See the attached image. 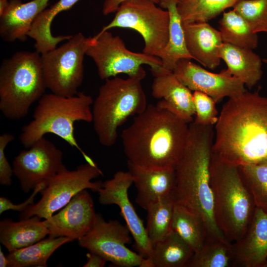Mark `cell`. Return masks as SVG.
<instances>
[{
	"label": "cell",
	"mask_w": 267,
	"mask_h": 267,
	"mask_svg": "<svg viewBox=\"0 0 267 267\" xmlns=\"http://www.w3.org/2000/svg\"><path fill=\"white\" fill-rule=\"evenodd\" d=\"M232 245L228 241L207 237L194 252L186 267H228L233 265Z\"/></svg>",
	"instance_id": "cell-30"
},
{
	"label": "cell",
	"mask_w": 267,
	"mask_h": 267,
	"mask_svg": "<svg viewBox=\"0 0 267 267\" xmlns=\"http://www.w3.org/2000/svg\"><path fill=\"white\" fill-rule=\"evenodd\" d=\"M68 237L49 236L28 246L9 252L8 267H47L51 255L59 247L72 242Z\"/></svg>",
	"instance_id": "cell-26"
},
{
	"label": "cell",
	"mask_w": 267,
	"mask_h": 267,
	"mask_svg": "<svg viewBox=\"0 0 267 267\" xmlns=\"http://www.w3.org/2000/svg\"><path fill=\"white\" fill-rule=\"evenodd\" d=\"M193 100L195 111V123L203 125H215L218 121V111L214 100L208 95L194 91Z\"/></svg>",
	"instance_id": "cell-35"
},
{
	"label": "cell",
	"mask_w": 267,
	"mask_h": 267,
	"mask_svg": "<svg viewBox=\"0 0 267 267\" xmlns=\"http://www.w3.org/2000/svg\"><path fill=\"white\" fill-rule=\"evenodd\" d=\"M86 55L94 61L99 78L104 80L120 74L135 76L145 71L142 67L144 64L150 68L162 66L159 57L130 51L120 37L108 31L92 37Z\"/></svg>",
	"instance_id": "cell-11"
},
{
	"label": "cell",
	"mask_w": 267,
	"mask_h": 267,
	"mask_svg": "<svg viewBox=\"0 0 267 267\" xmlns=\"http://www.w3.org/2000/svg\"><path fill=\"white\" fill-rule=\"evenodd\" d=\"M145 71L126 79L115 77L105 80L92 105V122L99 142L113 146L117 130L130 116L138 115L147 106L141 81Z\"/></svg>",
	"instance_id": "cell-6"
},
{
	"label": "cell",
	"mask_w": 267,
	"mask_h": 267,
	"mask_svg": "<svg viewBox=\"0 0 267 267\" xmlns=\"http://www.w3.org/2000/svg\"><path fill=\"white\" fill-rule=\"evenodd\" d=\"M101 175L102 172L96 164L87 163L72 171L65 166L40 191L42 197L40 200L21 212L20 219L34 216L47 219L66 206L81 191L90 189L98 192L103 182L100 180L93 182L92 180Z\"/></svg>",
	"instance_id": "cell-10"
},
{
	"label": "cell",
	"mask_w": 267,
	"mask_h": 267,
	"mask_svg": "<svg viewBox=\"0 0 267 267\" xmlns=\"http://www.w3.org/2000/svg\"><path fill=\"white\" fill-rule=\"evenodd\" d=\"M154 77L152 95L161 100L158 105L168 109L186 123L193 121L195 114L193 93L175 75L162 66L150 68Z\"/></svg>",
	"instance_id": "cell-17"
},
{
	"label": "cell",
	"mask_w": 267,
	"mask_h": 267,
	"mask_svg": "<svg viewBox=\"0 0 267 267\" xmlns=\"http://www.w3.org/2000/svg\"><path fill=\"white\" fill-rule=\"evenodd\" d=\"M96 213L92 197L87 189L76 194L57 214L44 221L52 237L79 239L91 228Z\"/></svg>",
	"instance_id": "cell-16"
},
{
	"label": "cell",
	"mask_w": 267,
	"mask_h": 267,
	"mask_svg": "<svg viewBox=\"0 0 267 267\" xmlns=\"http://www.w3.org/2000/svg\"><path fill=\"white\" fill-rule=\"evenodd\" d=\"M173 72L190 90L202 92L211 97L216 103L225 97L237 96L246 90L243 82L226 74L209 72L191 61L181 59L178 61Z\"/></svg>",
	"instance_id": "cell-15"
},
{
	"label": "cell",
	"mask_w": 267,
	"mask_h": 267,
	"mask_svg": "<svg viewBox=\"0 0 267 267\" xmlns=\"http://www.w3.org/2000/svg\"><path fill=\"white\" fill-rule=\"evenodd\" d=\"M178 0H159L158 4L166 9L169 15V37L167 44L159 57L162 67L173 71L181 59H193L186 45L182 21L177 8Z\"/></svg>",
	"instance_id": "cell-24"
},
{
	"label": "cell",
	"mask_w": 267,
	"mask_h": 267,
	"mask_svg": "<svg viewBox=\"0 0 267 267\" xmlns=\"http://www.w3.org/2000/svg\"><path fill=\"white\" fill-rule=\"evenodd\" d=\"M8 4L7 0H0V15L3 12Z\"/></svg>",
	"instance_id": "cell-41"
},
{
	"label": "cell",
	"mask_w": 267,
	"mask_h": 267,
	"mask_svg": "<svg viewBox=\"0 0 267 267\" xmlns=\"http://www.w3.org/2000/svg\"><path fill=\"white\" fill-rule=\"evenodd\" d=\"M49 0H9L0 15V35L5 42L25 41L38 14L46 8Z\"/></svg>",
	"instance_id": "cell-21"
},
{
	"label": "cell",
	"mask_w": 267,
	"mask_h": 267,
	"mask_svg": "<svg viewBox=\"0 0 267 267\" xmlns=\"http://www.w3.org/2000/svg\"><path fill=\"white\" fill-rule=\"evenodd\" d=\"M152 0H130L122 2L114 18L99 33L113 28H129L142 37L143 52L158 57L165 47L169 37V15Z\"/></svg>",
	"instance_id": "cell-9"
},
{
	"label": "cell",
	"mask_w": 267,
	"mask_h": 267,
	"mask_svg": "<svg viewBox=\"0 0 267 267\" xmlns=\"http://www.w3.org/2000/svg\"><path fill=\"white\" fill-rule=\"evenodd\" d=\"M214 136L213 125H200L194 121L189 124L184 150L175 168L176 184L171 196L175 203L201 218L208 237L227 241L215 215L210 176Z\"/></svg>",
	"instance_id": "cell-3"
},
{
	"label": "cell",
	"mask_w": 267,
	"mask_h": 267,
	"mask_svg": "<svg viewBox=\"0 0 267 267\" xmlns=\"http://www.w3.org/2000/svg\"><path fill=\"white\" fill-rule=\"evenodd\" d=\"M41 54L20 51L5 59L0 67V110L8 119L26 116L31 105L44 94Z\"/></svg>",
	"instance_id": "cell-7"
},
{
	"label": "cell",
	"mask_w": 267,
	"mask_h": 267,
	"mask_svg": "<svg viewBox=\"0 0 267 267\" xmlns=\"http://www.w3.org/2000/svg\"><path fill=\"white\" fill-rule=\"evenodd\" d=\"M193 254L192 249L171 229L153 246L152 261L154 267H186Z\"/></svg>",
	"instance_id": "cell-27"
},
{
	"label": "cell",
	"mask_w": 267,
	"mask_h": 267,
	"mask_svg": "<svg viewBox=\"0 0 267 267\" xmlns=\"http://www.w3.org/2000/svg\"><path fill=\"white\" fill-rule=\"evenodd\" d=\"M219 55L227 67L223 71L241 80L248 89L252 88L261 80L262 60L252 49L223 43Z\"/></svg>",
	"instance_id": "cell-22"
},
{
	"label": "cell",
	"mask_w": 267,
	"mask_h": 267,
	"mask_svg": "<svg viewBox=\"0 0 267 267\" xmlns=\"http://www.w3.org/2000/svg\"><path fill=\"white\" fill-rule=\"evenodd\" d=\"M87 262L84 267H103L107 262L100 255L90 251L87 254Z\"/></svg>",
	"instance_id": "cell-38"
},
{
	"label": "cell",
	"mask_w": 267,
	"mask_h": 267,
	"mask_svg": "<svg viewBox=\"0 0 267 267\" xmlns=\"http://www.w3.org/2000/svg\"><path fill=\"white\" fill-rule=\"evenodd\" d=\"M187 49L192 58L210 69L220 63V48L223 43L219 31L208 22H182Z\"/></svg>",
	"instance_id": "cell-20"
},
{
	"label": "cell",
	"mask_w": 267,
	"mask_h": 267,
	"mask_svg": "<svg viewBox=\"0 0 267 267\" xmlns=\"http://www.w3.org/2000/svg\"><path fill=\"white\" fill-rule=\"evenodd\" d=\"M63 153L44 137L20 152L12 164L13 174L22 190L28 193L39 184L48 181L65 167Z\"/></svg>",
	"instance_id": "cell-13"
},
{
	"label": "cell",
	"mask_w": 267,
	"mask_h": 267,
	"mask_svg": "<svg viewBox=\"0 0 267 267\" xmlns=\"http://www.w3.org/2000/svg\"><path fill=\"white\" fill-rule=\"evenodd\" d=\"M211 183L215 215L219 228L230 243L246 232L256 207L238 166L222 161L213 153Z\"/></svg>",
	"instance_id": "cell-5"
},
{
	"label": "cell",
	"mask_w": 267,
	"mask_h": 267,
	"mask_svg": "<svg viewBox=\"0 0 267 267\" xmlns=\"http://www.w3.org/2000/svg\"><path fill=\"white\" fill-rule=\"evenodd\" d=\"M47 185V183L44 182L39 184L34 189L30 196L22 203L18 204H13L12 202L4 197H0V214L7 210H13L22 212L29 206L34 203V200L37 194L44 189Z\"/></svg>",
	"instance_id": "cell-37"
},
{
	"label": "cell",
	"mask_w": 267,
	"mask_h": 267,
	"mask_svg": "<svg viewBox=\"0 0 267 267\" xmlns=\"http://www.w3.org/2000/svg\"><path fill=\"white\" fill-rule=\"evenodd\" d=\"M47 235L44 221L37 216L19 222L9 218L0 222V242L9 252L35 243Z\"/></svg>",
	"instance_id": "cell-23"
},
{
	"label": "cell",
	"mask_w": 267,
	"mask_h": 267,
	"mask_svg": "<svg viewBox=\"0 0 267 267\" xmlns=\"http://www.w3.org/2000/svg\"><path fill=\"white\" fill-rule=\"evenodd\" d=\"M219 30L223 43L251 49L258 46V34L233 9L223 12Z\"/></svg>",
	"instance_id": "cell-29"
},
{
	"label": "cell",
	"mask_w": 267,
	"mask_h": 267,
	"mask_svg": "<svg viewBox=\"0 0 267 267\" xmlns=\"http://www.w3.org/2000/svg\"><path fill=\"white\" fill-rule=\"evenodd\" d=\"M127 167L137 189L135 202L145 210L151 204L170 195L175 187L174 169H147L128 161Z\"/></svg>",
	"instance_id": "cell-19"
},
{
	"label": "cell",
	"mask_w": 267,
	"mask_h": 267,
	"mask_svg": "<svg viewBox=\"0 0 267 267\" xmlns=\"http://www.w3.org/2000/svg\"><path fill=\"white\" fill-rule=\"evenodd\" d=\"M233 9L256 33H267V0H241Z\"/></svg>",
	"instance_id": "cell-34"
},
{
	"label": "cell",
	"mask_w": 267,
	"mask_h": 267,
	"mask_svg": "<svg viewBox=\"0 0 267 267\" xmlns=\"http://www.w3.org/2000/svg\"><path fill=\"white\" fill-rule=\"evenodd\" d=\"M238 168L255 206L267 213V161Z\"/></svg>",
	"instance_id": "cell-33"
},
{
	"label": "cell",
	"mask_w": 267,
	"mask_h": 267,
	"mask_svg": "<svg viewBox=\"0 0 267 267\" xmlns=\"http://www.w3.org/2000/svg\"><path fill=\"white\" fill-rule=\"evenodd\" d=\"M240 0H178L177 8L182 22H207Z\"/></svg>",
	"instance_id": "cell-32"
},
{
	"label": "cell",
	"mask_w": 267,
	"mask_h": 267,
	"mask_svg": "<svg viewBox=\"0 0 267 267\" xmlns=\"http://www.w3.org/2000/svg\"><path fill=\"white\" fill-rule=\"evenodd\" d=\"M131 232L127 225L116 220L105 221L96 214L93 226L78 239L79 245L119 267H154L152 261L129 249Z\"/></svg>",
	"instance_id": "cell-12"
},
{
	"label": "cell",
	"mask_w": 267,
	"mask_h": 267,
	"mask_svg": "<svg viewBox=\"0 0 267 267\" xmlns=\"http://www.w3.org/2000/svg\"><path fill=\"white\" fill-rule=\"evenodd\" d=\"M8 261L6 256L4 255L3 252L2 251L1 248L0 249V267H6L8 266Z\"/></svg>",
	"instance_id": "cell-40"
},
{
	"label": "cell",
	"mask_w": 267,
	"mask_h": 267,
	"mask_svg": "<svg viewBox=\"0 0 267 267\" xmlns=\"http://www.w3.org/2000/svg\"><path fill=\"white\" fill-rule=\"evenodd\" d=\"M133 183V178L128 171H118L112 178L102 183L98 191V200L102 205L115 204L119 207L138 254L152 261L153 247L146 228L128 197V189Z\"/></svg>",
	"instance_id": "cell-14"
},
{
	"label": "cell",
	"mask_w": 267,
	"mask_h": 267,
	"mask_svg": "<svg viewBox=\"0 0 267 267\" xmlns=\"http://www.w3.org/2000/svg\"><path fill=\"white\" fill-rule=\"evenodd\" d=\"M263 61L267 64V59H263Z\"/></svg>",
	"instance_id": "cell-42"
},
{
	"label": "cell",
	"mask_w": 267,
	"mask_h": 267,
	"mask_svg": "<svg viewBox=\"0 0 267 267\" xmlns=\"http://www.w3.org/2000/svg\"><path fill=\"white\" fill-rule=\"evenodd\" d=\"M171 229L194 251L199 250L208 237L203 221L198 215L175 203Z\"/></svg>",
	"instance_id": "cell-28"
},
{
	"label": "cell",
	"mask_w": 267,
	"mask_h": 267,
	"mask_svg": "<svg viewBox=\"0 0 267 267\" xmlns=\"http://www.w3.org/2000/svg\"><path fill=\"white\" fill-rule=\"evenodd\" d=\"M92 42L80 32L61 46L41 54L46 89L64 96L76 95L84 79V59Z\"/></svg>",
	"instance_id": "cell-8"
},
{
	"label": "cell",
	"mask_w": 267,
	"mask_h": 267,
	"mask_svg": "<svg viewBox=\"0 0 267 267\" xmlns=\"http://www.w3.org/2000/svg\"><path fill=\"white\" fill-rule=\"evenodd\" d=\"M232 245L233 265L267 267V213L256 207L246 232Z\"/></svg>",
	"instance_id": "cell-18"
},
{
	"label": "cell",
	"mask_w": 267,
	"mask_h": 267,
	"mask_svg": "<svg viewBox=\"0 0 267 267\" xmlns=\"http://www.w3.org/2000/svg\"><path fill=\"white\" fill-rule=\"evenodd\" d=\"M130 0H105L102 7V12L104 15H108L116 12L120 4L126 1ZM158 4L159 0H152Z\"/></svg>",
	"instance_id": "cell-39"
},
{
	"label": "cell",
	"mask_w": 267,
	"mask_h": 267,
	"mask_svg": "<svg viewBox=\"0 0 267 267\" xmlns=\"http://www.w3.org/2000/svg\"><path fill=\"white\" fill-rule=\"evenodd\" d=\"M213 153L236 166L267 161V97L247 90L223 105Z\"/></svg>",
	"instance_id": "cell-1"
},
{
	"label": "cell",
	"mask_w": 267,
	"mask_h": 267,
	"mask_svg": "<svg viewBox=\"0 0 267 267\" xmlns=\"http://www.w3.org/2000/svg\"><path fill=\"white\" fill-rule=\"evenodd\" d=\"M93 102L91 96L83 92L71 96L44 94L39 100L33 120L22 128L20 142L28 148L45 134H54L78 149L87 163L95 164L81 148L74 135L76 122H92Z\"/></svg>",
	"instance_id": "cell-4"
},
{
	"label": "cell",
	"mask_w": 267,
	"mask_h": 267,
	"mask_svg": "<svg viewBox=\"0 0 267 267\" xmlns=\"http://www.w3.org/2000/svg\"><path fill=\"white\" fill-rule=\"evenodd\" d=\"M14 139L13 135L9 133H4L0 136V183L4 186H9L12 182L13 168L5 156V149Z\"/></svg>",
	"instance_id": "cell-36"
},
{
	"label": "cell",
	"mask_w": 267,
	"mask_h": 267,
	"mask_svg": "<svg viewBox=\"0 0 267 267\" xmlns=\"http://www.w3.org/2000/svg\"><path fill=\"white\" fill-rule=\"evenodd\" d=\"M189 124L168 109L149 104L121 137L128 161L147 169H174L186 142Z\"/></svg>",
	"instance_id": "cell-2"
},
{
	"label": "cell",
	"mask_w": 267,
	"mask_h": 267,
	"mask_svg": "<svg viewBox=\"0 0 267 267\" xmlns=\"http://www.w3.org/2000/svg\"><path fill=\"white\" fill-rule=\"evenodd\" d=\"M80 0H59L48 8H45L35 19L28 37L35 41V47L41 54L56 47L62 41H67L72 36H53L51 24L54 18L60 12L70 9Z\"/></svg>",
	"instance_id": "cell-25"
},
{
	"label": "cell",
	"mask_w": 267,
	"mask_h": 267,
	"mask_svg": "<svg viewBox=\"0 0 267 267\" xmlns=\"http://www.w3.org/2000/svg\"><path fill=\"white\" fill-rule=\"evenodd\" d=\"M174 206L171 194L151 204L146 210V230L152 247L171 231Z\"/></svg>",
	"instance_id": "cell-31"
}]
</instances>
